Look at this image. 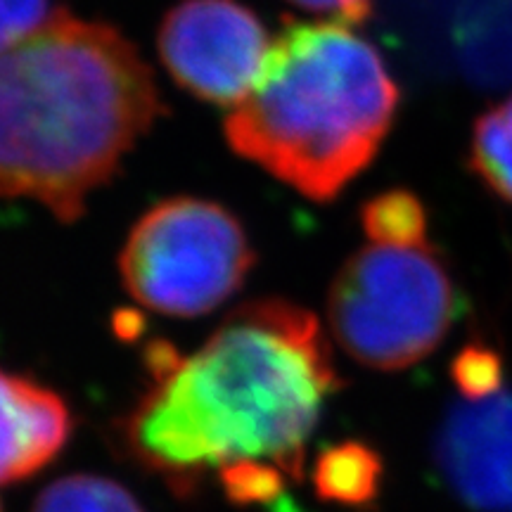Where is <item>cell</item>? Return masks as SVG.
Returning <instances> with one entry per match:
<instances>
[{"label":"cell","mask_w":512,"mask_h":512,"mask_svg":"<svg viewBox=\"0 0 512 512\" xmlns=\"http://www.w3.org/2000/svg\"><path fill=\"white\" fill-rule=\"evenodd\" d=\"M155 76L128 38L105 22L55 12L3 50L0 185L74 223L88 197L164 117Z\"/></svg>","instance_id":"cell-2"},{"label":"cell","mask_w":512,"mask_h":512,"mask_svg":"<svg viewBox=\"0 0 512 512\" xmlns=\"http://www.w3.org/2000/svg\"><path fill=\"white\" fill-rule=\"evenodd\" d=\"M157 48L183 91L235 107L254 88L271 43L259 17L238 0H181L164 15Z\"/></svg>","instance_id":"cell-6"},{"label":"cell","mask_w":512,"mask_h":512,"mask_svg":"<svg viewBox=\"0 0 512 512\" xmlns=\"http://www.w3.org/2000/svg\"><path fill=\"white\" fill-rule=\"evenodd\" d=\"M361 226L373 245L413 247L427 242V214L413 192L387 190L361 209Z\"/></svg>","instance_id":"cell-11"},{"label":"cell","mask_w":512,"mask_h":512,"mask_svg":"<svg viewBox=\"0 0 512 512\" xmlns=\"http://www.w3.org/2000/svg\"><path fill=\"white\" fill-rule=\"evenodd\" d=\"M31 512H143L131 491L98 475H69L36 498Z\"/></svg>","instance_id":"cell-12"},{"label":"cell","mask_w":512,"mask_h":512,"mask_svg":"<svg viewBox=\"0 0 512 512\" xmlns=\"http://www.w3.org/2000/svg\"><path fill=\"white\" fill-rule=\"evenodd\" d=\"M434 458L475 512H512V392L456 403L441 420Z\"/></svg>","instance_id":"cell-7"},{"label":"cell","mask_w":512,"mask_h":512,"mask_svg":"<svg viewBox=\"0 0 512 512\" xmlns=\"http://www.w3.org/2000/svg\"><path fill=\"white\" fill-rule=\"evenodd\" d=\"M382 460L363 441L325 448L313 465V489L323 501L363 508L380 494Z\"/></svg>","instance_id":"cell-9"},{"label":"cell","mask_w":512,"mask_h":512,"mask_svg":"<svg viewBox=\"0 0 512 512\" xmlns=\"http://www.w3.org/2000/svg\"><path fill=\"white\" fill-rule=\"evenodd\" d=\"M470 169L496 197L512 204V95L491 105L475 121Z\"/></svg>","instance_id":"cell-10"},{"label":"cell","mask_w":512,"mask_h":512,"mask_svg":"<svg viewBox=\"0 0 512 512\" xmlns=\"http://www.w3.org/2000/svg\"><path fill=\"white\" fill-rule=\"evenodd\" d=\"M399 107L380 50L342 22H290L226 117L228 145L313 202L373 162Z\"/></svg>","instance_id":"cell-3"},{"label":"cell","mask_w":512,"mask_h":512,"mask_svg":"<svg viewBox=\"0 0 512 512\" xmlns=\"http://www.w3.org/2000/svg\"><path fill=\"white\" fill-rule=\"evenodd\" d=\"M254 249L221 204L169 197L136 221L119 254L126 292L147 309L197 318L219 309L245 283Z\"/></svg>","instance_id":"cell-5"},{"label":"cell","mask_w":512,"mask_h":512,"mask_svg":"<svg viewBox=\"0 0 512 512\" xmlns=\"http://www.w3.org/2000/svg\"><path fill=\"white\" fill-rule=\"evenodd\" d=\"M463 306L456 280L430 242H370L332 280L328 320L339 347L356 363L403 370L444 342Z\"/></svg>","instance_id":"cell-4"},{"label":"cell","mask_w":512,"mask_h":512,"mask_svg":"<svg viewBox=\"0 0 512 512\" xmlns=\"http://www.w3.org/2000/svg\"><path fill=\"white\" fill-rule=\"evenodd\" d=\"M50 15L48 0H3L0 10V38H3V50H8L24 38L36 34Z\"/></svg>","instance_id":"cell-15"},{"label":"cell","mask_w":512,"mask_h":512,"mask_svg":"<svg viewBox=\"0 0 512 512\" xmlns=\"http://www.w3.org/2000/svg\"><path fill=\"white\" fill-rule=\"evenodd\" d=\"M451 377L465 401H486L503 392V356L484 342H472L460 349L451 366Z\"/></svg>","instance_id":"cell-13"},{"label":"cell","mask_w":512,"mask_h":512,"mask_svg":"<svg viewBox=\"0 0 512 512\" xmlns=\"http://www.w3.org/2000/svg\"><path fill=\"white\" fill-rule=\"evenodd\" d=\"M219 482L233 503L256 505L283 494L287 475L278 465L264 460H235L221 467Z\"/></svg>","instance_id":"cell-14"},{"label":"cell","mask_w":512,"mask_h":512,"mask_svg":"<svg viewBox=\"0 0 512 512\" xmlns=\"http://www.w3.org/2000/svg\"><path fill=\"white\" fill-rule=\"evenodd\" d=\"M152 389L124 437L147 470L192 491L209 467L264 460L297 479L306 441L339 389L318 318L283 299L235 309L195 354L145 351Z\"/></svg>","instance_id":"cell-1"},{"label":"cell","mask_w":512,"mask_h":512,"mask_svg":"<svg viewBox=\"0 0 512 512\" xmlns=\"http://www.w3.org/2000/svg\"><path fill=\"white\" fill-rule=\"evenodd\" d=\"M3 482L34 477L53 463L74 430L67 403L53 389L24 375H3Z\"/></svg>","instance_id":"cell-8"},{"label":"cell","mask_w":512,"mask_h":512,"mask_svg":"<svg viewBox=\"0 0 512 512\" xmlns=\"http://www.w3.org/2000/svg\"><path fill=\"white\" fill-rule=\"evenodd\" d=\"M299 8L330 17L332 22L358 27L373 12V0H290Z\"/></svg>","instance_id":"cell-16"}]
</instances>
